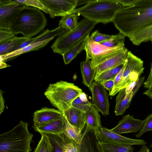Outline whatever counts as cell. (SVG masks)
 Listing matches in <instances>:
<instances>
[{"mask_svg": "<svg viewBox=\"0 0 152 152\" xmlns=\"http://www.w3.org/2000/svg\"><path fill=\"white\" fill-rule=\"evenodd\" d=\"M10 31L0 29V44H1L15 37Z\"/></svg>", "mask_w": 152, "mask_h": 152, "instance_id": "cell-38", "label": "cell"}, {"mask_svg": "<svg viewBox=\"0 0 152 152\" xmlns=\"http://www.w3.org/2000/svg\"><path fill=\"white\" fill-rule=\"evenodd\" d=\"M82 91L74 83L61 80L50 84L44 95L52 105L64 114Z\"/></svg>", "mask_w": 152, "mask_h": 152, "instance_id": "cell-5", "label": "cell"}, {"mask_svg": "<svg viewBox=\"0 0 152 152\" xmlns=\"http://www.w3.org/2000/svg\"><path fill=\"white\" fill-rule=\"evenodd\" d=\"M103 152H133L134 147L118 144L100 142Z\"/></svg>", "mask_w": 152, "mask_h": 152, "instance_id": "cell-27", "label": "cell"}, {"mask_svg": "<svg viewBox=\"0 0 152 152\" xmlns=\"http://www.w3.org/2000/svg\"><path fill=\"white\" fill-rule=\"evenodd\" d=\"M78 15L72 13L62 17L59 21V26L65 31H68L75 28L77 25Z\"/></svg>", "mask_w": 152, "mask_h": 152, "instance_id": "cell-26", "label": "cell"}, {"mask_svg": "<svg viewBox=\"0 0 152 152\" xmlns=\"http://www.w3.org/2000/svg\"><path fill=\"white\" fill-rule=\"evenodd\" d=\"M47 22L41 10L26 6L20 12L10 31L15 35L21 34L24 37L31 38L44 29Z\"/></svg>", "mask_w": 152, "mask_h": 152, "instance_id": "cell-2", "label": "cell"}, {"mask_svg": "<svg viewBox=\"0 0 152 152\" xmlns=\"http://www.w3.org/2000/svg\"><path fill=\"white\" fill-rule=\"evenodd\" d=\"M91 0H77V6L85 4H87Z\"/></svg>", "mask_w": 152, "mask_h": 152, "instance_id": "cell-47", "label": "cell"}, {"mask_svg": "<svg viewBox=\"0 0 152 152\" xmlns=\"http://www.w3.org/2000/svg\"><path fill=\"white\" fill-rule=\"evenodd\" d=\"M144 67L143 61L141 59L128 51L126 62L124 64V72L120 81L113 88L109 95L113 96L121 90L126 88L131 83L129 79L130 76L135 71Z\"/></svg>", "mask_w": 152, "mask_h": 152, "instance_id": "cell-9", "label": "cell"}, {"mask_svg": "<svg viewBox=\"0 0 152 152\" xmlns=\"http://www.w3.org/2000/svg\"><path fill=\"white\" fill-rule=\"evenodd\" d=\"M91 105V103L88 100H83L78 96L73 102L71 107L85 113L89 110Z\"/></svg>", "mask_w": 152, "mask_h": 152, "instance_id": "cell-33", "label": "cell"}, {"mask_svg": "<svg viewBox=\"0 0 152 152\" xmlns=\"http://www.w3.org/2000/svg\"><path fill=\"white\" fill-rule=\"evenodd\" d=\"M128 51L124 47L107 55L91 59L92 68L96 71L94 79L107 70L124 65L126 61Z\"/></svg>", "mask_w": 152, "mask_h": 152, "instance_id": "cell-7", "label": "cell"}, {"mask_svg": "<svg viewBox=\"0 0 152 152\" xmlns=\"http://www.w3.org/2000/svg\"><path fill=\"white\" fill-rule=\"evenodd\" d=\"M136 94L132 91L126 96L125 88L121 90L116 98L114 111L116 116L123 115L130 106L132 99Z\"/></svg>", "mask_w": 152, "mask_h": 152, "instance_id": "cell-17", "label": "cell"}, {"mask_svg": "<svg viewBox=\"0 0 152 152\" xmlns=\"http://www.w3.org/2000/svg\"><path fill=\"white\" fill-rule=\"evenodd\" d=\"M29 124L20 121L10 130L0 135V152H30L33 134L28 129Z\"/></svg>", "mask_w": 152, "mask_h": 152, "instance_id": "cell-4", "label": "cell"}, {"mask_svg": "<svg viewBox=\"0 0 152 152\" xmlns=\"http://www.w3.org/2000/svg\"><path fill=\"white\" fill-rule=\"evenodd\" d=\"M88 36L84 38L62 55L65 64L70 63L82 50H85L86 40Z\"/></svg>", "mask_w": 152, "mask_h": 152, "instance_id": "cell-24", "label": "cell"}, {"mask_svg": "<svg viewBox=\"0 0 152 152\" xmlns=\"http://www.w3.org/2000/svg\"><path fill=\"white\" fill-rule=\"evenodd\" d=\"M144 123V120L135 119L133 115L129 114L123 117L117 125L110 130L119 134L124 133H135L141 129Z\"/></svg>", "mask_w": 152, "mask_h": 152, "instance_id": "cell-14", "label": "cell"}, {"mask_svg": "<svg viewBox=\"0 0 152 152\" xmlns=\"http://www.w3.org/2000/svg\"><path fill=\"white\" fill-rule=\"evenodd\" d=\"M113 35H110L100 33L96 30L92 33L90 37L94 42L101 43L109 40L112 38Z\"/></svg>", "mask_w": 152, "mask_h": 152, "instance_id": "cell-36", "label": "cell"}, {"mask_svg": "<svg viewBox=\"0 0 152 152\" xmlns=\"http://www.w3.org/2000/svg\"><path fill=\"white\" fill-rule=\"evenodd\" d=\"M112 22L120 32L129 37L152 26V0H139L134 5L123 7Z\"/></svg>", "mask_w": 152, "mask_h": 152, "instance_id": "cell-1", "label": "cell"}, {"mask_svg": "<svg viewBox=\"0 0 152 152\" xmlns=\"http://www.w3.org/2000/svg\"><path fill=\"white\" fill-rule=\"evenodd\" d=\"M92 95L91 104L103 115L109 113L110 104L106 89L99 83L94 81L89 87Z\"/></svg>", "mask_w": 152, "mask_h": 152, "instance_id": "cell-11", "label": "cell"}, {"mask_svg": "<svg viewBox=\"0 0 152 152\" xmlns=\"http://www.w3.org/2000/svg\"><path fill=\"white\" fill-rule=\"evenodd\" d=\"M150 150L145 145L142 146L140 150L138 152H149Z\"/></svg>", "mask_w": 152, "mask_h": 152, "instance_id": "cell-46", "label": "cell"}, {"mask_svg": "<svg viewBox=\"0 0 152 152\" xmlns=\"http://www.w3.org/2000/svg\"><path fill=\"white\" fill-rule=\"evenodd\" d=\"M86 125L95 132L101 126V116L98 110L92 104L89 110L84 113Z\"/></svg>", "mask_w": 152, "mask_h": 152, "instance_id": "cell-21", "label": "cell"}, {"mask_svg": "<svg viewBox=\"0 0 152 152\" xmlns=\"http://www.w3.org/2000/svg\"><path fill=\"white\" fill-rule=\"evenodd\" d=\"M26 6L17 0H0V29L10 31L20 12Z\"/></svg>", "mask_w": 152, "mask_h": 152, "instance_id": "cell-8", "label": "cell"}, {"mask_svg": "<svg viewBox=\"0 0 152 152\" xmlns=\"http://www.w3.org/2000/svg\"><path fill=\"white\" fill-rule=\"evenodd\" d=\"M52 39H47L43 41L31 43L22 48L18 49L10 53L0 55V58L5 62L9 59L17 56L21 54L31 51L38 50L45 46Z\"/></svg>", "mask_w": 152, "mask_h": 152, "instance_id": "cell-19", "label": "cell"}, {"mask_svg": "<svg viewBox=\"0 0 152 152\" xmlns=\"http://www.w3.org/2000/svg\"><path fill=\"white\" fill-rule=\"evenodd\" d=\"M123 7H129L132 6L137 3L139 0H117Z\"/></svg>", "mask_w": 152, "mask_h": 152, "instance_id": "cell-41", "label": "cell"}, {"mask_svg": "<svg viewBox=\"0 0 152 152\" xmlns=\"http://www.w3.org/2000/svg\"><path fill=\"white\" fill-rule=\"evenodd\" d=\"M65 140L64 146V152H80L81 143L78 144L65 136Z\"/></svg>", "mask_w": 152, "mask_h": 152, "instance_id": "cell-34", "label": "cell"}, {"mask_svg": "<svg viewBox=\"0 0 152 152\" xmlns=\"http://www.w3.org/2000/svg\"><path fill=\"white\" fill-rule=\"evenodd\" d=\"M64 117L66 126L64 134L66 137L74 140L77 143L80 144L82 139V132H80L77 128L69 124L64 116Z\"/></svg>", "mask_w": 152, "mask_h": 152, "instance_id": "cell-28", "label": "cell"}, {"mask_svg": "<svg viewBox=\"0 0 152 152\" xmlns=\"http://www.w3.org/2000/svg\"><path fill=\"white\" fill-rule=\"evenodd\" d=\"M50 12V17L64 16L73 13L77 0H39Z\"/></svg>", "mask_w": 152, "mask_h": 152, "instance_id": "cell-12", "label": "cell"}, {"mask_svg": "<svg viewBox=\"0 0 152 152\" xmlns=\"http://www.w3.org/2000/svg\"><path fill=\"white\" fill-rule=\"evenodd\" d=\"M45 134L53 146V152H64V146L65 140V136L63 133L57 134Z\"/></svg>", "mask_w": 152, "mask_h": 152, "instance_id": "cell-29", "label": "cell"}, {"mask_svg": "<svg viewBox=\"0 0 152 152\" xmlns=\"http://www.w3.org/2000/svg\"><path fill=\"white\" fill-rule=\"evenodd\" d=\"M132 43L139 45L142 43L152 40V26L134 33L128 37Z\"/></svg>", "mask_w": 152, "mask_h": 152, "instance_id": "cell-25", "label": "cell"}, {"mask_svg": "<svg viewBox=\"0 0 152 152\" xmlns=\"http://www.w3.org/2000/svg\"><path fill=\"white\" fill-rule=\"evenodd\" d=\"M68 122L82 132L86 124L84 113L71 107L64 114Z\"/></svg>", "mask_w": 152, "mask_h": 152, "instance_id": "cell-16", "label": "cell"}, {"mask_svg": "<svg viewBox=\"0 0 152 152\" xmlns=\"http://www.w3.org/2000/svg\"><path fill=\"white\" fill-rule=\"evenodd\" d=\"M114 80L112 79L104 81L99 83L105 88L109 91V93L111 92L114 87Z\"/></svg>", "mask_w": 152, "mask_h": 152, "instance_id": "cell-39", "label": "cell"}, {"mask_svg": "<svg viewBox=\"0 0 152 152\" xmlns=\"http://www.w3.org/2000/svg\"><path fill=\"white\" fill-rule=\"evenodd\" d=\"M135 81L131 83L128 86L125 88V92L126 96H127L134 88L137 82Z\"/></svg>", "mask_w": 152, "mask_h": 152, "instance_id": "cell-44", "label": "cell"}, {"mask_svg": "<svg viewBox=\"0 0 152 152\" xmlns=\"http://www.w3.org/2000/svg\"><path fill=\"white\" fill-rule=\"evenodd\" d=\"M143 94L148 96L152 100V87L144 91L143 93Z\"/></svg>", "mask_w": 152, "mask_h": 152, "instance_id": "cell-45", "label": "cell"}, {"mask_svg": "<svg viewBox=\"0 0 152 152\" xmlns=\"http://www.w3.org/2000/svg\"><path fill=\"white\" fill-rule=\"evenodd\" d=\"M124 64L120 71L117 74L114 79V86L113 88H115L117 86L121 80L124 72Z\"/></svg>", "mask_w": 152, "mask_h": 152, "instance_id": "cell-42", "label": "cell"}, {"mask_svg": "<svg viewBox=\"0 0 152 152\" xmlns=\"http://www.w3.org/2000/svg\"><path fill=\"white\" fill-rule=\"evenodd\" d=\"M124 44L115 47H107L99 43L94 42L90 37L89 35L87 37L85 50L86 55L91 59L107 55L120 49L124 46Z\"/></svg>", "mask_w": 152, "mask_h": 152, "instance_id": "cell-13", "label": "cell"}, {"mask_svg": "<svg viewBox=\"0 0 152 152\" xmlns=\"http://www.w3.org/2000/svg\"><path fill=\"white\" fill-rule=\"evenodd\" d=\"M82 141L81 144L80 152H88L86 140L83 134H82Z\"/></svg>", "mask_w": 152, "mask_h": 152, "instance_id": "cell-43", "label": "cell"}, {"mask_svg": "<svg viewBox=\"0 0 152 152\" xmlns=\"http://www.w3.org/2000/svg\"><path fill=\"white\" fill-rule=\"evenodd\" d=\"M83 134L86 140L88 152H103L94 131L86 125Z\"/></svg>", "mask_w": 152, "mask_h": 152, "instance_id": "cell-22", "label": "cell"}, {"mask_svg": "<svg viewBox=\"0 0 152 152\" xmlns=\"http://www.w3.org/2000/svg\"><path fill=\"white\" fill-rule=\"evenodd\" d=\"M41 138L34 152H53L54 147L48 136L44 133H39Z\"/></svg>", "mask_w": 152, "mask_h": 152, "instance_id": "cell-30", "label": "cell"}, {"mask_svg": "<svg viewBox=\"0 0 152 152\" xmlns=\"http://www.w3.org/2000/svg\"><path fill=\"white\" fill-rule=\"evenodd\" d=\"M0 68L1 69L7 67L8 66L5 62L3 61L0 58Z\"/></svg>", "mask_w": 152, "mask_h": 152, "instance_id": "cell-48", "label": "cell"}, {"mask_svg": "<svg viewBox=\"0 0 152 152\" xmlns=\"http://www.w3.org/2000/svg\"><path fill=\"white\" fill-rule=\"evenodd\" d=\"M31 38L15 36L4 43L0 44V55H3L14 51L21 44Z\"/></svg>", "mask_w": 152, "mask_h": 152, "instance_id": "cell-23", "label": "cell"}, {"mask_svg": "<svg viewBox=\"0 0 152 152\" xmlns=\"http://www.w3.org/2000/svg\"><path fill=\"white\" fill-rule=\"evenodd\" d=\"M19 3L24 4L26 6H31L37 8L43 11L47 14H50V12L39 0H17Z\"/></svg>", "mask_w": 152, "mask_h": 152, "instance_id": "cell-35", "label": "cell"}, {"mask_svg": "<svg viewBox=\"0 0 152 152\" xmlns=\"http://www.w3.org/2000/svg\"><path fill=\"white\" fill-rule=\"evenodd\" d=\"M100 142L112 143L132 146L133 145H143L147 144L143 140L132 139L123 136L101 126L95 132Z\"/></svg>", "mask_w": 152, "mask_h": 152, "instance_id": "cell-10", "label": "cell"}, {"mask_svg": "<svg viewBox=\"0 0 152 152\" xmlns=\"http://www.w3.org/2000/svg\"><path fill=\"white\" fill-rule=\"evenodd\" d=\"M144 86L146 89H148L152 87V62L151 64L150 71L148 76L144 82Z\"/></svg>", "mask_w": 152, "mask_h": 152, "instance_id": "cell-40", "label": "cell"}, {"mask_svg": "<svg viewBox=\"0 0 152 152\" xmlns=\"http://www.w3.org/2000/svg\"><path fill=\"white\" fill-rule=\"evenodd\" d=\"M63 114L58 110L45 107L35 112L33 115V126L35 129L46 124L59 119Z\"/></svg>", "mask_w": 152, "mask_h": 152, "instance_id": "cell-15", "label": "cell"}, {"mask_svg": "<svg viewBox=\"0 0 152 152\" xmlns=\"http://www.w3.org/2000/svg\"><path fill=\"white\" fill-rule=\"evenodd\" d=\"M65 126L64 116L59 119L46 124L34 129L39 133L62 134L63 133Z\"/></svg>", "mask_w": 152, "mask_h": 152, "instance_id": "cell-18", "label": "cell"}, {"mask_svg": "<svg viewBox=\"0 0 152 152\" xmlns=\"http://www.w3.org/2000/svg\"><path fill=\"white\" fill-rule=\"evenodd\" d=\"M123 7L117 0H91L85 5L75 9L73 13L81 15L97 23L112 22Z\"/></svg>", "mask_w": 152, "mask_h": 152, "instance_id": "cell-3", "label": "cell"}, {"mask_svg": "<svg viewBox=\"0 0 152 152\" xmlns=\"http://www.w3.org/2000/svg\"><path fill=\"white\" fill-rule=\"evenodd\" d=\"M124 65H120L104 72L96 78L95 79L94 81L100 82L104 81L114 79L116 75L120 71Z\"/></svg>", "mask_w": 152, "mask_h": 152, "instance_id": "cell-31", "label": "cell"}, {"mask_svg": "<svg viewBox=\"0 0 152 152\" xmlns=\"http://www.w3.org/2000/svg\"><path fill=\"white\" fill-rule=\"evenodd\" d=\"M90 59L86 55L85 61L80 63L81 72L83 84L88 87L91 85L94 80L96 71L92 68Z\"/></svg>", "mask_w": 152, "mask_h": 152, "instance_id": "cell-20", "label": "cell"}, {"mask_svg": "<svg viewBox=\"0 0 152 152\" xmlns=\"http://www.w3.org/2000/svg\"><path fill=\"white\" fill-rule=\"evenodd\" d=\"M151 42H152V40H151Z\"/></svg>", "mask_w": 152, "mask_h": 152, "instance_id": "cell-50", "label": "cell"}, {"mask_svg": "<svg viewBox=\"0 0 152 152\" xmlns=\"http://www.w3.org/2000/svg\"><path fill=\"white\" fill-rule=\"evenodd\" d=\"M97 23L84 18L73 29L58 36L51 48L55 53L62 55L85 37L89 35Z\"/></svg>", "mask_w": 152, "mask_h": 152, "instance_id": "cell-6", "label": "cell"}, {"mask_svg": "<svg viewBox=\"0 0 152 152\" xmlns=\"http://www.w3.org/2000/svg\"><path fill=\"white\" fill-rule=\"evenodd\" d=\"M150 146L152 147V143L151 144Z\"/></svg>", "mask_w": 152, "mask_h": 152, "instance_id": "cell-49", "label": "cell"}, {"mask_svg": "<svg viewBox=\"0 0 152 152\" xmlns=\"http://www.w3.org/2000/svg\"><path fill=\"white\" fill-rule=\"evenodd\" d=\"M151 131H152V113L148 115L144 120L141 129L135 136L136 138H140L145 133Z\"/></svg>", "mask_w": 152, "mask_h": 152, "instance_id": "cell-37", "label": "cell"}, {"mask_svg": "<svg viewBox=\"0 0 152 152\" xmlns=\"http://www.w3.org/2000/svg\"><path fill=\"white\" fill-rule=\"evenodd\" d=\"M126 36L121 32L118 34L113 35L109 40L104 42L102 44L108 47L113 48L120 45L124 44Z\"/></svg>", "mask_w": 152, "mask_h": 152, "instance_id": "cell-32", "label": "cell"}]
</instances>
